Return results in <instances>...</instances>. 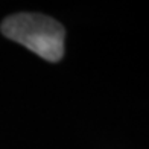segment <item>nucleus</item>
Here are the masks:
<instances>
[{"instance_id": "obj_1", "label": "nucleus", "mask_w": 149, "mask_h": 149, "mask_svg": "<svg viewBox=\"0 0 149 149\" xmlns=\"http://www.w3.org/2000/svg\"><path fill=\"white\" fill-rule=\"evenodd\" d=\"M0 32L49 63H58L64 56L65 29L49 15L38 12L8 15L0 24Z\"/></svg>"}]
</instances>
